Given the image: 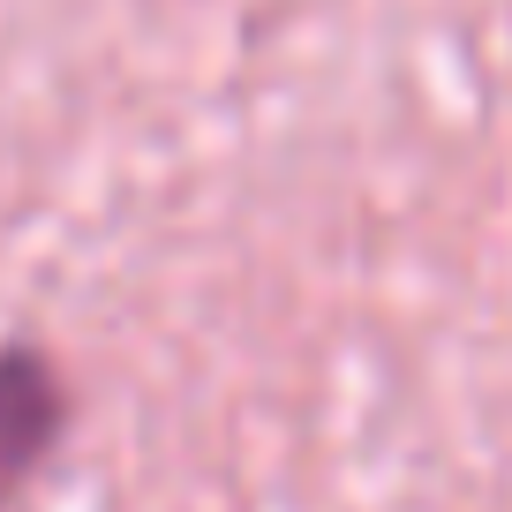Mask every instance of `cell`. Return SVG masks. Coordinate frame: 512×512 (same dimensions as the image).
<instances>
[{"label":"cell","instance_id":"obj_1","mask_svg":"<svg viewBox=\"0 0 512 512\" xmlns=\"http://www.w3.org/2000/svg\"><path fill=\"white\" fill-rule=\"evenodd\" d=\"M68 430V384L38 347H0V505L46 467Z\"/></svg>","mask_w":512,"mask_h":512}]
</instances>
